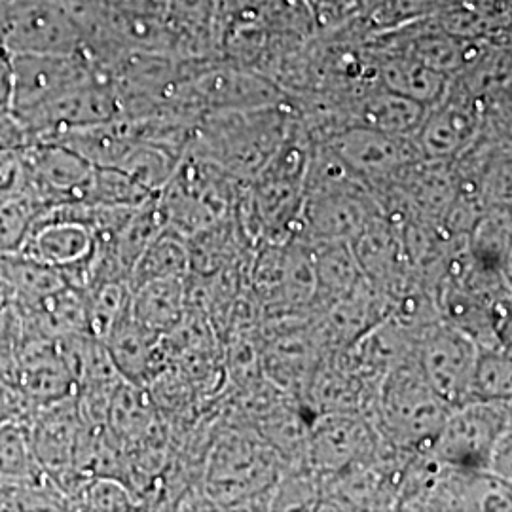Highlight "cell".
Wrapping results in <instances>:
<instances>
[{"mask_svg":"<svg viewBox=\"0 0 512 512\" xmlns=\"http://www.w3.org/2000/svg\"><path fill=\"white\" fill-rule=\"evenodd\" d=\"M511 431V401H469L452 408L429 456L461 469L486 471L501 435Z\"/></svg>","mask_w":512,"mask_h":512,"instance_id":"3","label":"cell"},{"mask_svg":"<svg viewBox=\"0 0 512 512\" xmlns=\"http://www.w3.org/2000/svg\"><path fill=\"white\" fill-rule=\"evenodd\" d=\"M16 387L31 410L76 395V378L57 340L19 336Z\"/></svg>","mask_w":512,"mask_h":512,"instance_id":"7","label":"cell"},{"mask_svg":"<svg viewBox=\"0 0 512 512\" xmlns=\"http://www.w3.org/2000/svg\"><path fill=\"white\" fill-rule=\"evenodd\" d=\"M511 395V349H478L469 401H511Z\"/></svg>","mask_w":512,"mask_h":512,"instance_id":"19","label":"cell"},{"mask_svg":"<svg viewBox=\"0 0 512 512\" xmlns=\"http://www.w3.org/2000/svg\"><path fill=\"white\" fill-rule=\"evenodd\" d=\"M313 264L315 294L311 300V310L315 313L327 310L368 281L349 241L313 243Z\"/></svg>","mask_w":512,"mask_h":512,"instance_id":"12","label":"cell"},{"mask_svg":"<svg viewBox=\"0 0 512 512\" xmlns=\"http://www.w3.org/2000/svg\"><path fill=\"white\" fill-rule=\"evenodd\" d=\"M52 484L54 478L38 459L27 418L0 421V490H40Z\"/></svg>","mask_w":512,"mask_h":512,"instance_id":"11","label":"cell"},{"mask_svg":"<svg viewBox=\"0 0 512 512\" xmlns=\"http://www.w3.org/2000/svg\"><path fill=\"white\" fill-rule=\"evenodd\" d=\"M385 90L414 99L425 107L435 105L448 92L446 74L439 73L412 55L391 57L382 65Z\"/></svg>","mask_w":512,"mask_h":512,"instance_id":"18","label":"cell"},{"mask_svg":"<svg viewBox=\"0 0 512 512\" xmlns=\"http://www.w3.org/2000/svg\"><path fill=\"white\" fill-rule=\"evenodd\" d=\"M190 275V253L186 238L165 226L164 230L148 243L147 249L133 264L129 275V287L154 279L188 277Z\"/></svg>","mask_w":512,"mask_h":512,"instance_id":"17","label":"cell"},{"mask_svg":"<svg viewBox=\"0 0 512 512\" xmlns=\"http://www.w3.org/2000/svg\"><path fill=\"white\" fill-rule=\"evenodd\" d=\"M476 355L475 340L444 319L421 330L414 348L425 382L450 408L469 401Z\"/></svg>","mask_w":512,"mask_h":512,"instance_id":"4","label":"cell"},{"mask_svg":"<svg viewBox=\"0 0 512 512\" xmlns=\"http://www.w3.org/2000/svg\"><path fill=\"white\" fill-rule=\"evenodd\" d=\"M88 329L93 338L103 340L116 321L128 311L131 287L128 281L109 279L93 283L84 291Z\"/></svg>","mask_w":512,"mask_h":512,"instance_id":"20","label":"cell"},{"mask_svg":"<svg viewBox=\"0 0 512 512\" xmlns=\"http://www.w3.org/2000/svg\"><path fill=\"white\" fill-rule=\"evenodd\" d=\"M21 317L14 296L0 285V348H18Z\"/></svg>","mask_w":512,"mask_h":512,"instance_id":"22","label":"cell"},{"mask_svg":"<svg viewBox=\"0 0 512 512\" xmlns=\"http://www.w3.org/2000/svg\"><path fill=\"white\" fill-rule=\"evenodd\" d=\"M95 247L92 230L73 219L37 215L18 253L40 264L65 270L88 260Z\"/></svg>","mask_w":512,"mask_h":512,"instance_id":"9","label":"cell"},{"mask_svg":"<svg viewBox=\"0 0 512 512\" xmlns=\"http://www.w3.org/2000/svg\"><path fill=\"white\" fill-rule=\"evenodd\" d=\"M467 249L478 264L511 277V205L494 207L476 220Z\"/></svg>","mask_w":512,"mask_h":512,"instance_id":"16","label":"cell"},{"mask_svg":"<svg viewBox=\"0 0 512 512\" xmlns=\"http://www.w3.org/2000/svg\"><path fill=\"white\" fill-rule=\"evenodd\" d=\"M101 342L118 374L131 384L150 382L164 361V336L141 325L129 308Z\"/></svg>","mask_w":512,"mask_h":512,"instance_id":"10","label":"cell"},{"mask_svg":"<svg viewBox=\"0 0 512 512\" xmlns=\"http://www.w3.org/2000/svg\"><path fill=\"white\" fill-rule=\"evenodd\" d=\"M450 410L412 357L384 374L365 414L385 446L416 456L429 452Z\"/></svg>","mask_w":512,"mask_h":512,"instance_id":"1","label":"cell"},{"mask_svg":"<svg viewBox=\"0 0 512 512\" xmlns=\"http://www.w3.org/2000/svg\"><path fill=\"white\" fill-rule=\"evenodd\" d=\"M188 277H169L141 283L131 289L129 311L148 330L165 336L177 329L188 311Z\"/></svg>","mask_w":512,"mask_h":512,"instance_id":"13","label":"cell"},{"mask_svg":"<svg viewBox=\"0 0 512 512\" xmlns=\"http://www.w3.org/2000/svg\"><path fill=\"white\" fill-rule=\"evenodd\" d=\"M154 423V406L145 385L124 380L114 389L107 410V429L118 442H141L152 431Z\"/></svg>","mask_w":512,"mask_h":512,"instance_id":"15","label":"cell"},{"mask_svg":"<svg viewBox=\"0 0 512 512\" xmlns=\"http://www.w3.org/2000/svg\"><path fill=\"white\" fill-rule=\"evenodd\" d=\"M478 128L480 110L476 109L475 99L446 92L425 112L414 143L421 158L450 162L471 148Z\"/></svg>","mask_w":512,"mask_h":512,"instance_id":"8","label":"cell"},{"mask_svg":"<svg viewBox=\"0 0 512 512\" xmlns=\"http://www.w3.org/2000/svg\"><path fill=\"white\" fill-rule=\"evenodd\" d=\"M429 107L399 93L382 90L370 93L359 103V126L389 135L414 137Z\"/></svg>","mask_w":512,"mask_h":512,"instance_id":"14","label":"cell"},{"mask_svg":"<svg viewBox=\"0 0 512 512\" xmlns=\"http://www.w3.org/2000/svg\"><path fill=\"white\" fill-rule=\"evenodd\" d=\"M69 505L82 511H133L137 499L122 480L109 475H95L84 478L71 494L67 495ZM73 507V509H74Z\"/></svg>","mask_w":512,"mask_h":512,"instance_id":"21","label":"cell"},{"mask_svg":"<svg viewBox=\"0 0 512 512\" xmlns=\"http://www.w3.org/2000/svg\"><path fill=\"white\" fill-rule=\"evenodd\" d=\"M279 476V454L268 442L232 433L209 459L205 495L215 505L236 509L270 494Z\"/></svg>","mask_w":512,"mask_h":512,"instance_id":"2","label":"cell"},{"mask_svg":"<svg viewBox=\"0 0 512 512\" xmlns=\"http://www.w3.org/2000/svg\"><path fill=\"white\" fill-rule=\"evenodd\" d=\"M382 439L365 412L315 414L308 427L306 463L321 476H332L378 456Z\"/></svg>","mask_w":512,"mask_h":512,"instance_id":"5","label":"cell"},{"mask_svg":"<svg viewBox=\"0 0 512 512\" xmlns=\"http://www.w3.org/2000/svg\"><path fill=\"white\" fill-rule=\"evenodd\" d=\"M329 148L374 190L376 198L421 158L414 137L389 135L359 124L338 131L330 139Z\"/></svg>","mask_w":512,"mask_h":512,"instance_id":"6","label":"cell"}]
</instances>
